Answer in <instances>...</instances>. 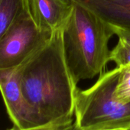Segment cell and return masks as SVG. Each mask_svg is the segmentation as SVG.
<instances>
[{"label": "cell", "instance_id": "14", "mask_svg": "<svg viewBox=\"0 0 130 130\" xmlns=\"http://www.w3.org/2000/svg\"><path fill=\"white\" fill-rule=\"evenodd\" d=\"M3 3V0H0V6H1V4Z\"/></svg>", "mask_w": 130, "mask_h": 130}, {"label": "cell", "instance_id": "11", "mask_svg": "<svg viewBox=\"0 0 130 130\" xmlns=\"http://www.w3.org/2000/svg\"><path fill=\"white\" fill-rule=\"evenodd\" d=\"M74 123V116H67L27 128H19L14 125L12 128L7 130H68Z\"/></svg>", "mask_w": 130, "mask_h": 130}, {"label": "cell", "instance_id": "5", "mask_svg": "<svg viewBox=\"0 0 130 130\" xmlns=\"http://www.w3.org/2000/svg\"><path fill=\"white\" fill-rule=\"evenodd\" d=\"M22 66L0 70V92L13 125L27 128L42 124L27 103L22 88Z\"/></svg>", "mask_w": 130, "mask_h": 130}, {"label": "cell", "instance_id": "4", "mask_svg": "<svg viewBox=\"0 0 130 130\" xmlns=\"http://www.w3.org/2000/svg\"><path fill=\"white\" fill-rule=\"evenodd\" d=\"M51 35L38 28L31 12L22 16L0 38V70L23 65L47 44Z\"/></svg>", "mask_w": 130, "mask_h": 130}, {"label": "cell", "instance_id": "10", "mask_svg": "<svg viewBox=\"0 0 130 130\" xmlns=\"http://www.w3.org/2000/svg\"><path fill=\"white\" fill-rule=\"evenodd\" d=\"M113 96L121 103H130V65L121 67Z\"/></svg>", "mask_w": 130, "mask_h": 130}, {"label": "cell", "instance_id": "2", "mask_svg": "<svg viewBox=\"0 0 130 130\" xmlns=\"http://www.w3.org/2000/svg\"><path fill=\"white\" fill-rule=\"evenodd\" d=\"M63 28V45L68 67L74 83L103 72L109 62V41L112 26L82 6L74 3Z\"/></svg>", "mask_w": 130, "mask_h": 130}, {"label": "cell", "instance_id": "13", "mask_svg": "<svg viewBox=\"0 0 130 130\" xmlns=\"http://www.w3.org/2000/svg\"><path fill=\"white\" fill-rule=\"evenodd\" d=\"M103 130H130L128 128H109V129H103Z\"/></svg>", "mask_w": 130, "mask_h": 130}, {"label": "cell", "instance_id": "12", "mask_svg": "<svg viewBox=\"0 0 130 130\" xmlns=\"http://www.w3.org/2000/svg\"><path fill=\"white\" fill-rule=\"evenodd\" d=\"M68 130H81V129L77 125V124H76V122H75V120H74V123L73 124V125H72Z\"/></svg>", "mask_w": 130, "mask_h": 130}, {"label": "cell", "instance_id": "9", "mask_svg": "<svg viewBox=\"0 0 130 130\" xmlns=\"http://www.w3.org/2000/svg\"><path fill=\"white\" fill-rule=\"evenodd\" d=\"M112 28L118 42L110 51L109 61H113L118 67L130 65V31L113 26Z\"/></svg>", "mask_w": 130, "mask_h": 130}, {"label": "cell", "instance_id": "7", "mask_svg": "<svg viewBox=\"0 0 130 130\" xmlns=\"http://www.w3.org/2000/svg\"><path fill=\"white\" fill-rule=\"evenodd\" d=\"M110 25L130 31V0H69Z\"/></svg>", "mask_w": 130, "mask_h": 130}, {"label": "cell", "instance_id": "3", "mask_svg": "<svg viewBox=\"0 0 130 130\" xmlns=\"http://www.w3.org/2000/svg\"><path fill=\"white\" fill-rule=\"evenodd\" d=\"M121 67L103 72L89 88H77L74 120L81 130H103L114 128L130 129V103L123 104L114 98Z\"/></svg>", "mask_w": 130, "mask_h": 130}, {"label": "cell", "instance_id": "6", "mask_svg": "<svg viewBox=\"0 0 130 130\" xmlns=\"http://www.w3.org/2000/svg\"><path fill=\"white\" fill-rule=\"evenodd\" d=\"M32 16L40 29L53 34L63 29L73 9L69 0H29Z\"/></svg>", "mask_w": 130, "mask_h": 130}, {"label": "cell", "instance_id": "8", "mask_svg": "<svg viewBox=\"0 0 130 130\" xmlns=\"http://www.w3.org/2000/svg\"><path fill=\"white\" fill-rule=\"evenodd\" d=\"M31 12L29 0H3L0 6V38L22 16Z\"/></svg>", "mask_w": 130, "mask_h": 130}, {"label": "cell", "instance_id": "1", "mask_svg": "<svg viewBox=\"0 0 130 130\" xmlns=\"http://www.w3.org/2000/svg\"><path fill=\"white\" fill-rule=\"evenodd\" d=\"M24 96L41 123L74 116L77 85L65 60L63 29L22 65Z\"/></svg>", "mask_w": 130, "mask_h": 130}]
</instances>
